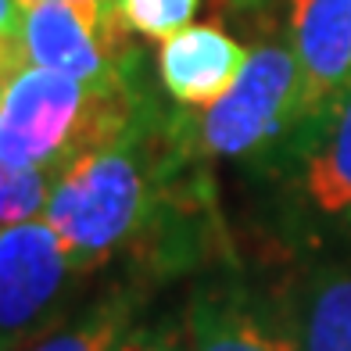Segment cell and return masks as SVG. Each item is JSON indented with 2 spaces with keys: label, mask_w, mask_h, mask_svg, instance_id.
<instances>
[{
  "label": "cell",
  "mask_w": 351,
  "mask_h": 351,
  "mask_svg": "<svg viewBox=\"0 0 351 351\" xmlns=\"http://www.w3.org/2000/svg\"><path fill=\"white\" fill-rule=\"evenodd\" d=\"M54 176L33 172V169H14L0 158V230L14 222L36 219L47 208Z\"/></svg>",
  "instance_id": "13"
},
{
  "label": "cell",
  "mask_w": 351,
  "mask_h": 351,
  "mask_svg": "<svg viewBox=\"0 0 351 351\" xmlns=\"http://www.w3.org/2000/svg\"><path fill=\"white\" fill-rule=\"evenodd\" d=\"M111 8L133 36L169 40L194 22L201 0H111Z\"/></svg>",
  "instance_id": "12"
},
{
  "label": "cell",
  "mask_w": 351,
  "mask_h": 351,
  "mask_svg": "<svg viewBox=\"0 0 351 351\" xmlns=\"http://www.w3.org/2000/svg\"><path fill=\"white\" fill-rule=\"evenodd\" d=\"M230 4H233V8H258L262 0H230Z\"/></svg>",
  "instance_id": "17"
},
{
  "label": "cell",
  "mask_w": 351,
  "mask_h": 351,
  "mask_svg": "<svg viewBox=\"0 0 351 351\" xmlns=\"http://www.w3.org/2000/svg\"><path fill=\"white\" fill-rule=\"evenodd\" d=\"M130 29L119 22L111 0L104 4H25L19 19L22 65L58 72L86 86H136Z\"/></svg>",
  "instance_id": "4"
},
{
  "label": "cell",
  "mask_w": 351,
  "mask_h": 351,
  "mask_svg": "<svg viewBox=\"0 0 351 351\" xmlns=\"http://www.w3.org/2000/svg\"><path fill=\"white\" fill-rule=\"evenodd\" d=\"M287 183L291 215L308 233L351 230V90L337 104L301 122L273 158Z\"/></svg>",
  "instance_id": "5"
},
{
  "label": "cell",
  "mask_w": 351,
  "mask_h": 351,
  "mask_svg": "<svg viewBox=\"0 0 351 351\" xmlns=\"http://www.w3.org/2000/svg\"><path fill=\"white\" fill-rule=\"evenodd\" d=\"M283 308L301 351H351V265L312 273Z\"/></svg>",
  "instance_id": "10"
},
{
  "label": "cell",
  "mask_w": 351,
  "mask_h": 351,
  "mask_svg": "<svg viewBox=\"0 0 351 351\" xmlns=\"http://www.w3.org/2000/svg\"><path fill=\"white\" fill-rule=\"evenodd\" d=\"M190 351H301L287 308L254 294L244 280L215 276L186 301Z\"/></svg>",
  "instance_id": "7"
},
{
  "label": "cell",
  "mask_w": 351,
  "mask_h": 351,
  "mask_svg": "<svg viewBox=\"0 0 351 351\" xmlns=\"http://www.w3.org/2000/svg\"><path fill=\"white\" fill-rule=\"evenodd\" d=\"M0 351H11V348H4V344H0Z\"/></svg>",
  "instance_id": "18"
},
{
  "label": "cell",
  "mask_w": 351,
  "mask_h": 351,
  "mask_svg": "<svg viewBox=\"0 0 351 351\" xmlns=\"http://www.w3.org/2000/svg\"><path fill=\"white\" fill-rule=\"evenodd\" d=\"M75 273V258L43 215L0 230V344L19 351L51 330Z\"/></svg>",
  "instance_id": "6"
},
{
  "label": "cell",
  "mask_w": 351,
  "mask_h": 351,
  "mask_svg": "<svg viewBox=\"0 0 351 351\" xmlns=\"http://www.w3.org/2000/svg\"><path fill=\"white\" fill-rule=\"evenodd\" d=\"M19 19H22V4H19V0H0V86H4V79L22 65V54H19Z\"/></svg>",
  "instance_id": "15"
},
{
  "label": "cell",
  "mask_w": 351,
  "mask_h": 351,
  "mask_svg": "<svg viewBox=\"0 0 351 351\" xmlns=\"http://www.w3.org/2000/svg\"><path fill=\"white\" fill-rule=\"evenodd\" d=\"M19 4H54V0H19ZM69 4H104V0H69Z\"/></svg>",
  "instance_id": "16"
},
{
  "label": "cell",
  "mask_w": 351,
  "mask_h": 351,
  "mask_svg": "<svg viewBox=\"0 0 351 351\" xmlns=\"http://www.w3.org/2000/svg\"><path fill=\"white\" fill-rule=\"evenodd\" d=\"M247 47L219 25H186L162 40L158 79L183 108H208L226 93L247 65Z\"/></svg>",
  "instance_id": "9"
},
{
  "label": "cell",
  "mask_w": 351,
  "mask_h": 351,
  "mask_svg": "<svg viewBox=\"0 0 351 351\" xmlns=\"http://www.w3.org/2000/svg\"><path fill=\"white\" fill-rule=\"evenodd\" d=\"M130 323H133L130 301L108 298V301H97L93 308H86L83 315L69 319V323L58 319L51 330L36 333L19 351H111Z\"/></svg>",
  "instance_id": "11"
},
{
  "label": "cell",
  "mask_w": 351,
  "mask_h": 351,
  "mask_svg": "<svg viewBox=\"0 0 351 351\" xmlns=\"http://www.w3.org/2000/svg\"><path fill=\"white\" fill-rule=\"evenodd\" d=\"M172 151L147 104L119 140L83 154L51 183L43 219L75 258L79 273L115 258L147 233L169 180Z\"/></svg>",
  "instance_id": "1"
},
{
  "label": "cell",
  "mask_w": 351,
  "mask_h": 351,
  "mask_svg": "<svg viewBox=\"0 0 351 351\" xmlns=\"http://www.w3.org/2000/svg\"><path fill=\"white\" fill-rule=\"evenodd\" d=\"M111 351H190L186 312L154 319V323H130Z\"/></svg>",
  "instance_id": "14"
},
{
  "label": "cell",
  "mask_w": 351,
  "mask_h": 351,
  "mask_svg": "<svg viewBox=\"0 0 351 351\" xmlns=\"http://www.w3.org/2000/svg\"><path fill=\"white\" fill-rule=\"evenodd\" d=\"M291 51L315 119L351 90V0H291Z\"/></svg>",
  "instance_id": "8"
},
{
  "label": "cell",
  "mask_w": 351,
  "mask_h": 351,
  "mask_svg": "<svg viewBox=\"0 0 351 351\" xmlns=\"http://www.w3.org/2000/svg\"><path fill=\"white\" fill-rule=\"evenodd\" d=\"M147 108L136 86H86L19 65L0 86V158L14 169L58 176L83 154L119 140Z\"/></svg>",
  "instance_id": "2"
},
{
  "label": "cell",
  "mask_w": 351,
  "mask_h": 351,
  "mask_svg": "<svg viewBox=\"0 0 351 351\" xmlns=\"http://www.w3.org/2000/svg\"><path fill=\"white\" fill-rule=\"evenodd\" d=\"M305 86L291 43L251 47L237 83L201 108L197 140L204 154L226 162H273L305 122Z\"/></svg>",
  "instance_id": "3"
}]
</instances>
